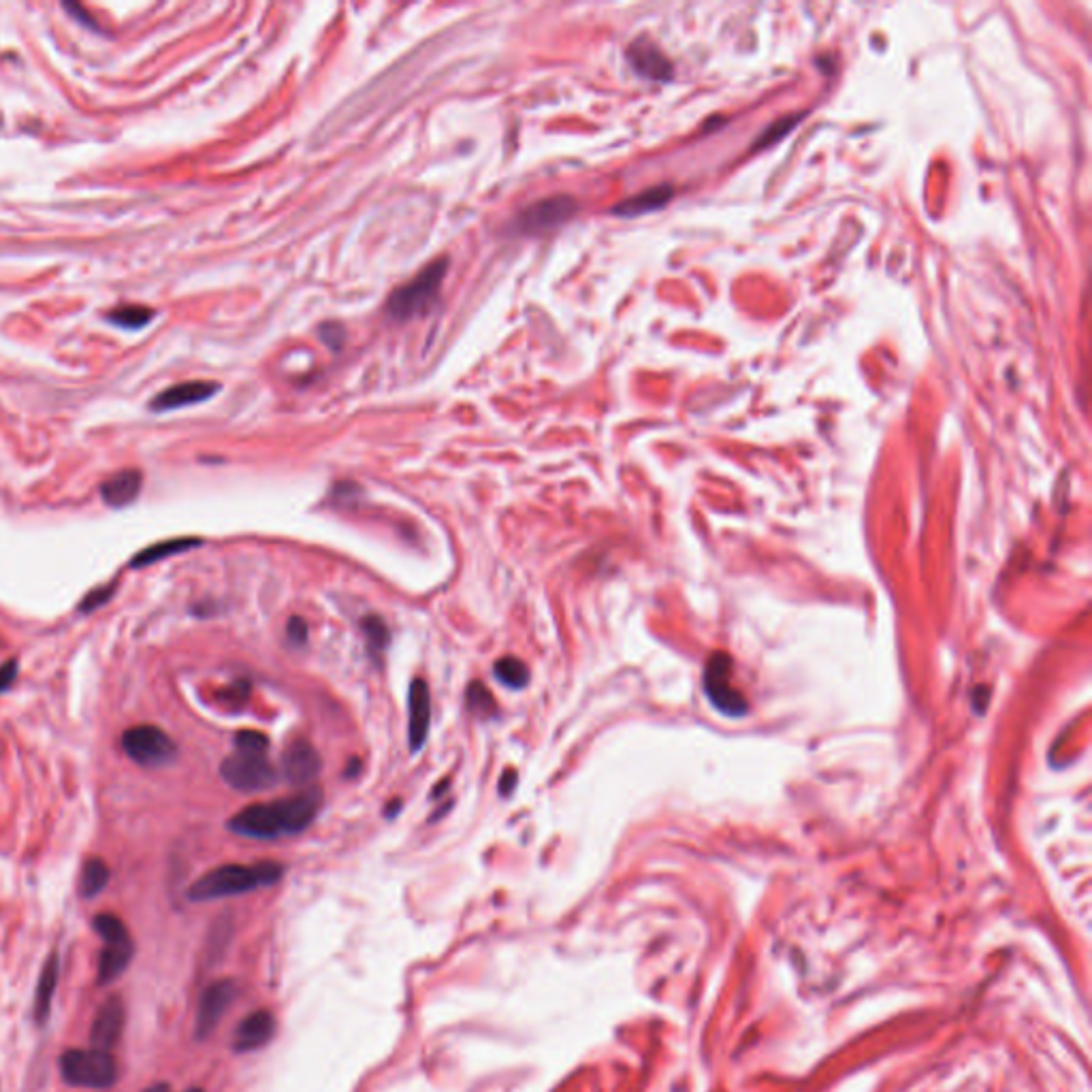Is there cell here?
I'll list each match as a JSON object with an SVG mask.
<instances>
[{"label":"cell","instance_id":"6da1fadb","mask_svg":"<svg viewBox=\"0 0 1092 1092\" xmlns=\"http://www.w3.org/2000/svg\"><path fill=\"white\" fill-rule=\"evenodd\" d=\"M322 809V790L305 788L288 799L257 803L242 809L229 819V830L259 840H273L299 834L312 825Z\"/></svg>","mask_w":1092,"mask_h":1092},{"label":"cell","instance_id":"7a4b0ae2","mask_svg":"<svg viewBox=\"0 0 1092 1092\" xmlns=\"http://www.w3.org/2000/svg\"><path fill=\"white\" fill-rule=\"evenodd\" d=\"M270 741L257 730L235 734V751L220 764V777L233 790L255 794L272 790L279 781V771L268 758Z\"/></svg>","mask_w":1092,"mask_h":1092},{"label":"cell","instance_id":"3957f363","mask_svg":"<svg viewBox=\"0 0 1092 1092\" xmlns=\"http://www.w3.org/2000/svg\"><path fill=\"white\" fill-rule=\"evenodd\" d=\"M284 875V866L277 862H257V864H223L212 868L210 873L201 875L188 888V898L193 903H208V900L229 898L255 892L261 888L275 885Z\"/></svg>","mask_w":1092,"mask_h":1092},{"label":"cell","instance_id":"277c9868","mask_svg":"<svg viewBox=\"0 0 1092 1092\" xmlns=\"http://www.w3.org/2000/svg\"><path fill=\"white\" fill-rule=\"evenodd\" d=\"M449 265V259H438L423 268L408 284L395 288L387 301V316L395 322H408L430 312L440 299Z\"/></svg>","mask_w":1092,"mask_h":1092},{"label":"cell","instance_id":"5b68a950","mask_svg":"<svg viewBox=\"0 0 1092 1092\" xmlns=\"http://www.w3.org/2000/svg\"><path fill=\"white\" fill-rule=\"evenodd\" d=\"M96 935L102 939L98 956V986H109L122 976L135 954V943L130 939L126 924L113 913H98L92 920Z\"/></svg>","mask_w":1092,"mask_h":1092},{"label":"cell","instance_id":"8992f818","mask_svg":"<svg viewBox=\"0 0 1092 1092\" xmlns=\"http://www.w3.org/2000/svg\"><path fill=\"white\" fill-rule=\"evenodd\" d=\"M61 1075L71 1086L105 1090L117 1082V1065L105 1050L73 1047L61 1056Z\"/></svg>","mask_w":1092,"mask_h":1092},{"label":"cell","instance_id":"52a82bcc","mask_svg":"<svg viewBox=\"0 0 1092 1092\" xmlns=\"http://www.w3.org/2000/svg\"><path fill=\"white\" fill-rule=\"evenodd\" d=\"M124 754L145 769H160L177 758V745L171 736L152 723L132 726L122 734Z\"/></svg>","mask_w":1092,"mask_h":1092},{"label":"cell","instance_id":"ba28073f","mask_svg":"<svg viewBox=\"0 0 1092 1092\" xmlns=\"http://www.w3.org/2000/svg\"><path fill=\"white\" fill-rule=\"evenodd\" d=\"M577 212H579V203L572 197L568 195L549 197L525 208L519 216H516L514 227L516 231H521L525 235H540L566 225L572 216H577Z\"/></svg>","mask_w":1092,"mask_h":1092},{"label":"cell","instance_id":"9c48e42d","mask_svg":"<svg viewBox=\"0 0 1092 1092\" xmlns=\"http://www.w3.org/2000/svg\"><path fill=\"white\" fill-rule=\"evenodd\" d=\"M320 771H322V760L318 756V751L305 739L292 741L284 749L282 766H279V777H284L288 784L299 786L303 790L312 788Z\"/></svg>","mask_w":1092,"mask_h":1092},{"label":"cell","instance_id":"30bf717a","mask_svg":"<svg viewBox=\"0 0 1092 1092\" xmlns=\"http://www.w3.org/2000/svg\"><path fill=\"white\" fill-rule=\"evenodd\" d=\"M235 995H238V986H235V982L231 980H220L205 988V993L201 995V1001H199V1009H197L199 1039L212 1035L218 1022L223 1020V1015L227 1013L229 1005L235 1001Z\"/></svg>","mask_w":1092,"mask_h":1092},{"label":"cell","instance_id":"8fae6325","mask_svg":"<svg viewBox=\"0 0 1092 1092\" xmlns=\"http://www.w3.org/2000/svg\"><path fill=\"white\" fill-rule=\"evenodd\" d=\"M432 728V693L430 685L423 678H415L410 685L408 696V739H410V751L419 754L423 749L427 734Z\"/></svg>","mask_w":1092,"mask_h":1092},{"label":"cell","instance_id":"7c38bea8","mask_svg":"<svg viewBox=\"0 0 1092 1092\" xmlns=\"http://www.w3.org/2000/svg\"><path fill=\"white\" fill-rule=\"evenodd\" d=\"M124 1022H126L124 1001H122V997L113 995L105 1002H102V1005L96 1011V1015H94L92 1030H91V1047L111 1052L113 1045L117 1043V1039L122 1037Z\"/></svg>","mask_w":1092,"mask_h":1092},{"label":"cell","instance_id":"4fadbf2b","mask_svg":"<svg viewBox=\"0 0 1092 1092\" xmlns=\"http://www.w3.org/2000/svg\"><path fill=\"white\" fill-rule=\"evenodd\" d=\"M628 63L640 78L651 82H670L674 67L651 39L640 37L632 43L626 52Z\"/></svg>","mask_w":1092,"mask_h":1092},{"label":"cell","instance_id":"5bb4252c","mask_svg":"<svg viewBox=\"0 0 1092 1092\" xmlns=\"http://www.w3.org/2000/svg\"><path fill=\"white\" fill-rule=\"evenodd\" d=\"M218 391H220L218 382H210V380L180 382V385L169 387V389L162 391L158 397H154L150 408L154 412H167V410H177V408H184V406H195V404H201L205 400H212V397Z\"/></svg>","mask_w":1092,"mask_h":1092},{"label":"cell","instance_id":"9a60e30c","mask_svg":"<svg viewBox=\"0 0 1092 1092\" xmlns=\"http://www.w3.org/2000/svg\"><path fill=\"white\" fill-rule=\"evenodd\" d=\"M275 1035V1017L268 1009H259L255 1013L246 1015L235 1028L233 1035V1050L235 1052H255L261 1050L263 1045H268L272 1037Z\"/></svg>","mask_w":1092,"mask_h":1092},{"label":"cell","instance_id":"2e32d148","mask_svg":"<svg viewBox=\"0 0 1092 1092\" xmlns=\"http://www.w3.org/2000/svg\"><path fill=\"white\" fill-rule=\"evenodd\" d=\"M143 486V474L139 469H122L115 471L105 482L100 484V497L111 508H124L130 506L141 493Z\"/></svg>","mask_w":1092,"mask_h":1092},{"label":"cell","instance_id":"e0dca14e","mask_svg":"<svg viewBox=\"0 0 1092 1092\" xmlns=\"http://www.w3.org/2000/svg\"><path fill=\"white\" fill-rule=\"evenodd\" d=\"M58 978H61V958H58V952H52L48 956L46 965H43V969H41V976H39V982H37V991H35L33 1015H35V1022L39 1026L46 1024L50 1013H52V1002H54V995H56Z\"/></svg>","mask_w":1092,"mask_h":1092},{"label":"cell","instance_id":"ac0fdd59","mask_svg":"<svg viewBox=\"0 0 1092 1092\" xmlns=\"http://www.w3.org/2000/svg\"><path fill=\"white\" fill-rule=\"evenodd\" d=\"M672 195L674 193H672L670 186H655V188L644 190V193H640V195H634V197H630L622 203H617L611 212L617 214V216H624V218L642 216V214H648V212L661 210L663 205H666L672 199Z\"/></svg>","mask_w":1092,"mask_h":1092},{"label":"cell","instance_id":"d6986e66","mask_svg":"<svg viewBox=\"0 0 1092 1092\" xmlns=\"http://www.w3.org/2000/svg\"><path fill=\"white\" fill-rule=\"evenodd\" d=\"M201 544H203L201 538H171V540L156 542V544L147 546V549L139 551L135 557H132L130 559V568H135V570L147 568V566L162 562V559H167V557L193 551Z\"/></svg>","mask_w":1092,"mask_h":1092},{"label":"cell","instance_id":"ffe728a7","mask_svg":"<svg viewBox=\"0 0 1092 1092\" xmlns=\"http://www.w3.org/2000/svg\"><path fill=\"white\" fill-rule=\"evenodd\" d=\"M109 877H111V870H109L105 860H102V858H88L82 866V873H80V894L84 898L98 896L102 890L107 888Z\"/></svg>","mask_w":1092,"mask_h":1092},{"label":"cell","instance_id":"44dd1931","mask_svg":"<svg viewBox=\"0 0 1092 1092\" xmlns=\"http://www.w3.org/2000/svg\"><path fill=\"white\" fill-rule=\"evenodd\" d=\"M493 674H495V678L501 685H506L510 689H523L529 683L527 663L519 657H512V655L499 657L495 661V666H493Z\"/></svg>","mask_w":1092,"mask_h":1092},{"label":"cell","instance_id":"7402d4cb","mask_svg":"<svg viewBox=\"0 0 1092 1092\" xmlns=\"http://www.w3.org/2000/svg\"><path fill=\"white\" fill-rule=\"evenodd\" d=\"M465 700H467V711L471 715L480 717V719H489L497 713V704H495L493 693L486 689L480 681H471L467 685Z\"/></svg>","mask_w":1092,"mask_h":1092},{"label":"cell","instance_id":"603a6c76","mask_svg":"<svg viewBox=\"0 0 1092 1092\" xmlns=\"http://www.w3.org/2000/svg\"><path fill=\"white\" fill-rule=\"evenodd\" d=\"M363 634H365V642H367V648H370L372 657H378L387 651V646L391 642V632L387 628V624L382 622L380 617L376 615H370L363 619Z\"/></svg>","mask_w":1092,"mask_h":1092},{"label":"cell","instance_id":"cb8c5ba5","mask_svg":"<svg viewBox=\"0 0 1092 1092\" xmlns=\"http://www.w3.org/2000/svg\"><path fill=\"white\" fill-rule=\"evenodd\" d=\"M109 322L122 329H141L154 318V309L143 305H122L109 312Z\"/></svg>","mask_w":1092,"mask_h":1092},{"label":"cell","instance_id":"d4e9b609","mask_svg":"<svg viewBox=\"0 0 1092 1092\" xmlns=\"http://www.w3.org/2000/svg\"><path fill=\"white\" fill-rule=\"evenodd\" d=\"M803 117H805V113H794V115H788V117H781V120H777L775 124H771L769 128H766V130L762 132L760 139H758V143H756V147L773 145V143L781 141V139H784V137L788 135V132H792L796 126L801 124Z\"/></svg>","mask_w":1092,"mask_h":1092},{"label":"cell","instance_id":"484cf974","mask_svg":"<svg viewBox=\"0 0 1092 1092\" xmlns=\"http://www.w3.org/2000/svg\"><path fill=\"white\" fill-rule=\"evenodd\" d=\"M318 337L322 344H327L331 350H339L346 342V329L339 322H324L318 329Z\"/></svg>","mask_w":1092,"mask_h":1092},{"label":"cell","instance_id":"4316f807","mask_svg":"<svg viewBox=\"0 0 1092 1092\" xmlns=\"http://www.w3.org/2000/svg\"><path fill=\"white\" fill-rule=\"evenodd\" d=\"M111 594H113V585L94 589V592H92L91 596H86V598H84V602L80 604V611L91 613V611L102 607V604H105V602L111 598Z\"/></svg>","mask_w":1092,"mask_h":1092},{"label":"cell","instance_id":"83f0119b","mask_svg":"<svg viewBox=\"0 0 1092 1092\" xmlns=\"http://www.w3.org/2000/svg\"><path fill=\"white\" fill-rule=\"evenodd\" d=\"M286 637L294 646H303L307 642V624L303 622L301 617H290L288 628H286Z\"/></svg>","mask_w":1092,"mask_h":1092},{"label":"cell","instance_id":"f1b7e54d","mask_svg":"<svg viewBox=\"0 0 1092 1092\" xmlns=\"http://www.w3.org/2000/svg\"><path fill=\"white\" fill-rule=\"evenodd\" d=\"M18 670H20L18 659H9L5 663H0V693L7 691L13 683H16Z\"/></svg>","mask_w":1092,"mask_h":1092},{"label":"cell","instance_id":"f546056e","mask_svg":"<svg viewBox=\"0 0 1092 1092\" xmlns=\"http://www.w3.org/2000/svg\"><path fill=\"white\" fill-rule=\"evenodd\" d=\"M248 696H250V685L244 683V681L235 683V685H231L229 689L223 691V700H225L227 704H233V706L244 704V702L248 700Z\"/></svg>","mask_w":1092,"mask_h":1092},{"label":"cell","instance_id":"4dcf8cb0","mask_svg":"<svg viewBox=\"0 0 1092 1092\" xmlns=\"http://www.w3.org/2000/svg\"><path fill=\"white\" fill-rule=\"evenodd\" d=\"M516 784H519V777H516V771H512V769L504 771V775H501V779H499V794H501V796H506V799H508V796L514 792Z\"/></svg>","mask_w":1092,"mask_h":1092},{"label":"cell","instance_id":"1f68e13d","mask_svg":"<svg viewBox=\"0 0 1092 1092\" xmlns=\"http://www.w3.org/2000/svg\"><path fill=\"white\" fill-rule=\"evenodd\" d=\"M65 7H67V11H71V13H80V18H78V20H82L84 24H88V26H92V28H94V22L91 20V16H88V13H84V9H82L80 5H65Z\"/></svg>","mask_w":1092,"mask_h":1092},{"label":"cell","instance_id":"d6a6232c","mask_svg":"<svg viewBox=\"0 0 1092 1092\" xmlns=\"http://www.w3.org/2000/svg\"><path fill=\"white\" fill-rule=\"evenodd\" d=\"M143 1092H173V1090H171V1086H169V1084H165V1082H158V1084H152V1086H147V1088H145Z\"/></svg>","mask_w":1092,"mask_h":1092},{"label":"cell","instance_id":"836d02e7","mask_svg":"<svg viewBox=\"0 0 1092 1092\" xmlns=\"http://www.w3.org/2000/svg\"><path fill=\"white\" fill-rule=\"evenodd\" d=\"M400 807H402V801H393V803L387 807V816L393 818V816L397 814V809H400Z\"/></svg>","mask_w":1092,"mask_h":1092},{"label":"cell","instance_id":"e575fe53","mask_svg":"<svg viewBox=\"0 0 1092 1092\" xmlns=\"http://www.w3.org/2000/svg\"><path fill=\"white\" fill-rule=\"evenodd\" d=\"M186 1092H203V1090H201V1088H190V1090H186Z\"/></svg>","mask_w":1092,"mask_h":1092}]
</instances>
